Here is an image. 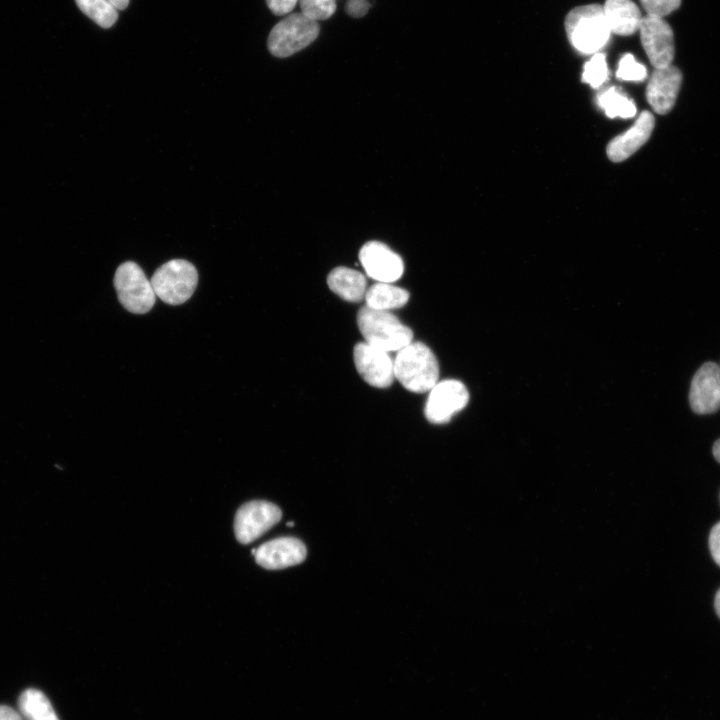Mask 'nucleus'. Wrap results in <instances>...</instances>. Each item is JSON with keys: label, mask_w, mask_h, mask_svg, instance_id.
Here are the masks:
<instances>
[{"label": "nucleus", "mask_w": 720, "mask_h": 720, "mask_svg": "<svg viewBox=\"0 0 720 720\" xmlns=\"http://www.w3.org/2000/svg\"><path fill=\"white\" fill-rule=\"evenodd\" d=\"M712 451L715 459L720 463V438L715 441Z\"/></svg>", "instance_id": "31"}, {"label": "nucleus", "mask_w": 720, "mask_h": 720, "mask_svg": "<svg viewBox=\"0 0 720 720\" xmlns=\"http://www.w3.org/2000/svg\"><path fill=\"white\" fill-rule=\"evenodd\" d=\"M78 8L102 28H110L118 19L117 9L108 0H75Z\"/></svg>", "instance_id": "21"}, {"label": "nucleus", "mask_w": 720, "mask_h": 720, "mask_svg": "<svg viewBox=\"0 0 720 720\" xmlns=\"http://www.w3.org/2000/svg\"><path fill=\"white\" fill-rule=\"evenodd\" d=\"M608 77L605 55L595 53L584 65L582 81L594 88L600 87Z\"/></svg>", "instance_id": "22"}, {"label": "nucleus", "mask_w": 720, "mask_h": 720, "mask_svg": "<svg viewBox=\"0 0 720 720\" xmlns=\"http://www.w3.org/2000/svg\"><path fill=\"white\" fill-rule=\"evenodd\" d=\"M654 124L653 115L642 112L632 127L609 142L607 155L610 160L621 162L635 153L649 139Z\"/></svg>", "instance_id": "15"}, {"label": "nucleus", "mask_w": 720, "mask_h": 720, "mask_svg": "<svg viewBox=\"0 0 720 720\" xmlns=\"http://www.w3.org/2000/svg\"><path fill=\"white\" fill-rule=\"evenodd\" d=\"M565 29L572 46L583 54H595L608 41V27L603 6L589 4L572 9L566 16Z\"/></svg>", "instance_id": "2"}, {"label": "nucleus", "mask_w": 720, "mask_h": 720, "mask_svg": "<svg viewBox=\"0 0 720 720\" xmlns=\"http://www.w3.org/2000/svg\"><path fill=\"white\" fill-rule=\"evenodd\" d=\"M301 13L318 22L330 18L336 10V0H299Z\"/></svg>", "instance_id": "23"}, {"label": "nucleus", "mask_w": 720, "mask_h": 720, "mask_svg": "<svg viewBox=\"0 0 720 720\" xmlns=\"http://www.w3.org/2000/svg\"><path fill=\"white\" fill-rule=\"evenodd\" d=\"M118 300L125 309L136 314L151 310L156 295L142 268L132 261L120 264L114 275Z\"/></svg>", "instance_id": "6"}, {"label": "nucleus", "mask_w": 720, "mask_h": 720, "mask_svg": "<svg viewBox=\"0 0 720 720\" xmlns=\"http://www.w3.org/2000/svg\"><path fill=\"white\" fill-rule=\"evenodd\" d=\"M715 610L717 612V615L720 618V589L717 591L715 595V601H714Z\"/></svg>", "instance_id": "32"}, {"label": "nucleus", "mask_w": 720, "mask_h": 720, "mask_svg": "<svg viewBox=\"0 0 720 720\" xmlns=\"http://www.w3.org/2000/svg\"><path fill=\"white\" fill-rule=\"evenodd\" d=\"M709 548L714 561L720 566V522L711 529Z\"/></svg>", "instance_id": "27"}, {"label": "nucleus", "mask_w": 720, "mask_h": 720, "mask_svg": "<svg viewBox=\"0 0 720 720\" xmlns=\"http://www.w3.org/2000/svg\"><path fill=\"white\" fill-rule=\"evenodd\" d=\"M597 103L610 118H631L636 114L635 103L618 87H610L599 93Z\"/></svg>", "instance_id": "20"}, {"label": "nucleus", "mask_w": 720, "mask_h": 720, "mask_svg": "<svg viewBox=\"0 0 720 720\" xmlns=\"http://www.w3.org/2000/svg\"><path fill=\"white\" fill-rule=\"evenodd\" d=\"M154 293L163 302L179 305L194 293L198 283L195 266L184 259H172L161 265L151 278Z\"/></svg>", "instance_id": "4"}, {"label": "nucleus", "mask_w": 720, "mask_h": 720, "mask_svg": "<svg viewBox=\"0 0 720 720\" xmlns=\"http://www.w3.org/2000/svg\"><path fill=\"white\" fill-rule=\"evenodd\" d=\"M603 12L610 31L621 36L637 32L643 18L632 0H606Z\"/></svg>", "instance_id": "16"}, {"label": "nucleus", "mask_w": 720, "mask_h": 720, "mask_svg": "<svg viewBox=\"0 0 720 720\" xmlns=\"http://www.w3.org/2000/svg\"><path fill=\"white\" fill-rule=\"evenodd\" d=\"M647 15L663 17L672 13L681 4V0H640Z\"/></svg>", "instance_id": "25"}, {"label": "nucleus", "mask_w": 720, "mask_h": 720, "mask_svg": "<svg viewBox=\"0 0 720 720\" xmlns=\"http://www.w3.org/2000/svg\"><path fill=\"white\" fill-rule=\"evenodd\" d=\"M318 34V22L302 13H294L272 28L267 42L268 49L276 57H288L312 43Z\"/></svg>", "instance_id": "5"}, {"label": "nucleus", "mask_w": 720, "mask_h": 720, "mask_svg": "<svg viewBox=\"0 0 720 720\" xmlns=\"http://www.w3.org/2000/svg\"><path fill=\"white\" fill-rule=\"evenodd\" d=\"M306 547L293 537H280L253 550L256 562L266 569H283L303 562Z\"/></svg>", "instance_id": "13"}, {"label": "nucleus", "mask_w": 720, "mask_h": 720, "mask_svg": "<svg viewBox=\"0 0 720 720\" xmlns=\"http://www.w3.org/2000/svg\"><path fill=\"white\" fill-rule=\"evenodd\" d=\"M357 324L366 343L385 352L399 351L412 342V330L385 310L362 307L357 314Z\"/></svg>", "instance_id": "3"}, {"label": "nucleus", "mask_w": 720, "mask_h": 720, "mask_svg": "<svg viewBox=\"0 0 720 720\" xmlns=\"http://www.w3.org/2000/svg\"><path fill=\"white\" fill-rule=\"evenodd\" d=\"M18 711L25 720H59L49 699L33 688L19 696Z\"/></svg>", "instance_id": "19"}, {"label": "nucleus", "mask_w": 720, "mask_h": 720, "mask_svg": "<svg viewBox=\"0 0 720 720\" xmlns=\"http://www.w3.org/2000/svg\"><path fill=\"white\" fill-rule=\"evenodd\" d=\"M359 259L366 274L378 282L391 283L403 274L404 265L401 257L384 243L378 241L365 243L359 252Z\"/></svg>", "instance_id": "12"}, {"label": "nucleus", "mask_w": 720, "mask_h": 720, "mask_svg": "<svg viewBox=\"0 0 720 720\" xmlns=\"http://www.w3.org/2000/svg\"><path fill=\"white\" fill-rule=\"evenodd\" d=\"M117 10H124L130 0H108Z\"/></svg>", "instance_id": "30"}, {"label": "nucleus", "mask_w": 720, "mask_h": 720, "mask_svg": "<svg viewBox=\"0 0 720 720\" xmlns=\"http://www.w3.org/2000/svg\"><path fill=\"white\" fill-rule=\"evenodd\" d=\"M298 0H266L269 9L275 15H285L293 10Z\"/></svg>", "instance_id": "26"}, {"label": "nucleus", "mask_w": 720, "mask_h": 720, "mask_svg": "<svg viewBox=\"0 0 720 720\" xmlns=\"http://www.w3.org/2000/svg\"><path fill=\"white\" fill-rule=\"evenodd\" d=\"M468 400L469 393L462 382L453 379L438 382L430 390L425 416L431 423H446L466 406Z\"/></svg>", "instance_id": "9"}, {"label": "nucleus", "mask_w": 720, "mask_h": 720, "mask_svg": "<svg viewBox=\"0 0 720 720\" xmlns=\"http://www.w3.org/2000/svg\"><path fill=\"white\" fill-rule=\"evenodd\" d=\"M327 284L334 293L349 302H360L366 294L364 275L347 267L333 269L327 277Z\"/></svg>", "instance_id": "17"}, {"label": "nucleus", "mask_w": 720, "mask_h": 720, "mask_svg": "<svg viewBox=\"0 0 720 720\" xmlns=\"http://www.w3.org/2000/svg\"><path fill=\"white\" fill-rule=\"evenodd\" d=\"M681 82L682 73L672 64L655 68L646 89L647 101L655 112L666 114L673 108Z\"/></svg>", "instance_id": "14"}, {"label": "nucleus", "mask_w": 720, "mask_h": 720, "mask_svg": "<svg viewBox=\"0 0 720 720\" xmlns=\"http://www.w3.org/2000/svg\"><path fill=\"white\" fill-rule=\"evenodd\" d=\"M408 299L409 293L406 290L384 282L372 285L365 294L366 306L376 310L400 308Z\"/></svg>", "instance_id": "18"}, {"label": "nucleus", "mask_w": 720, "mask_h": 720, "mask_svg": "<svg viewBox=\"0 0 720 720\" xmlns=\"http://www.w3.org/2000/svg\"><path fill=\"white\" fill-rule=\"evenodd\" d=\"M0 720H25L19 711L5 705L0 706Z\"/></svg>", "instance_id": "29"}, {"label": "nucleus", "mask_w": 720, "mask_h": 720, "mask_svg": "<svg viewBox=\"0 0 720 720\" xmlns=\"http://www.w3.org/2000/svg\"><path fill=\"white\" fill-rule=\"evenodd\" d=\"M720 366V365H719Z\"/></svg>", "instance_id": "34"}, {"label": "nucleus", "mask_w": 720, "mask_h": 720, "mask_svg": "<svg viewBox=\"0 0 720 720\" xmlns=\"http://www.w3.org/2000/svg\"><path fill=\"white\" fill-rule=\"evenodd\" d=\"M369 7L367 0H349L346 11L350 16L362 17L368 12Z\"/></svg>", "instance_id": "28"}, {"label": "nucleus", "mask_w": 720, "mask_h": 720, "mask_svg": "<svg viewBox=\"0 0 720 720\" xmlns=\"http://www.w3.org/2000/svg\"><path fill=\"white\" fill-rule=\"evenodd\" d=\"M394 376L409 391H430L439 378L434 353L421 342H411L400 349L394 360Z\"/></svg>", "instance_id": "1"}, {"label": "nucleus", "mask_w": 720, "mask_h": 720, "mask_svg": "<svg viewBox=\"0 0 720 720\" xmlns=\"http://www.w3.org/2000/svg\"><path fill=\"white\" fill-rule=\"evenodd\" d=\"M689 403L698 415L720 410V366L717 363L705 362L696 371L690 385Z\"/></svg>", "instance_id": "10"}, {"label": "nucleus", "mask_w": 720, "mask_h": 720, "mask_svg": "<svg viewBox=\"0 0 720 720\" xmlns=\"http://www.w3.org/2000/svg\"><path fill=\"white\" fill-rule=\"evenodd\" d=\"M638 31L651 64L655 68L671 65L675 54L674 35L667 21L663 17L646 15Z\"/></svg>", "instance_id": "8"}, {"label": "nucleus", "mask_w": 720, "mask_h": 720, "mask_svg": "<svg viewBox=\"0 0 720 720\" xmlns=\"http://www.w3.org/2000/svg\"><path fill=\"white\" fill-rule=\"evenodd\" d=\"M287 525H289V526H293V525H294V523H293V522H290V523H287Z\"/></svg>", "instance_id": "33"}, {"label": "nucleus", "mask_w": 720, "mask_h": 720, "mask_svg": "<svg viewBox=\"0 0 720 720\" xmlns=\"http://www.w3.org/2000/svg\"><path fill=\"white\" fill-rule=\"evenodd\" d=\"M354 363L364 381L377 388L389 387L394 379V360L388 352L366 342L354 347Z\"/></svg>", "instance_id": "11"}, {"label": "nucleus", "mask_w": 720, "mask_h": 720, "mask_svg": "<svg viewBox=\"0 0 720 720\" xmlns=\"http://www.w3.org/2000/svg\"><path fill=\"white\" fill-rule=\"evenodd\" d=\"M281 516V510L273 503L262 500L245 503L235 516L237 540L243 544L253 542L278 523Z\"/></svg>", "instance_id": "7"}, {"label": "nucleus", "mask_w": 720, "mask_h": 720, "mask_svg": "<svg viewBox=\"0 0 720 720\" xmlns=\"http://www.w3.org/2000/svg\"><path fill=\"white\" fill-rule=\"evenodd\" d=\"M616 76L624 81H643L647 77V70L632 54H625L619 61Z\"/></svg>", "instance_id": "24"}]
</instances>
